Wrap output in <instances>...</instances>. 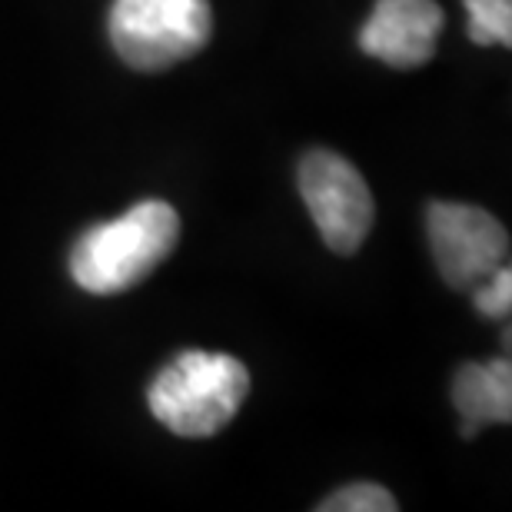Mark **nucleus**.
Segmentation results:
<instances>
[{
    "instance_id": "1",
    "label": "nucleus",
    "mask_w": 512,
    "mask_h": 512,
    "mask_svg": "<svg viewBox=\"0 0 512 512\" xmlns=\"http://www.w3.org/2000/svg\"><path fill=\"white\" fill-rule=\"evenodd\" d=\"M180 240V217L167 200H143L124 217L97 223L70 253V276L97 296L127 293L167 260Z\"/></svg>"
},
{
    "instance_id": "2",
    "label": "nucleus",
    "mask_w": 512,
    "mask_h": 512,
    "mask_svg": "<svg viewBox=\"0 0 512 512\" xmlns=\"http://www.w3.org/2000/svg\"><path fill=\"white\" fill-rule=\"evenodd\" d=\"M250 393V373L237 356L187 350L150 383L153 419L187 439L217 436L240 413Z\"/></svg>"
},
{
    "instance_id": "3",
    "label": "nucleus",
    "mask_w": 512,
    "mask_h": 512,
    "mask_svg": "<svg viewBox=\"0 0 512 512\" xmlns=\"http://www.w3.org/2000/svg\"><path fill=\"white\" fill-rule=\"evenodd\" d=\"M213 10L207 0H114L110 44L124 64L160 74L210 44Z\"/></svg>"
},
{
    "instance_id": "4",
    "label": "nucleus",
    "mask_w": 512,
    "mask_h": 512,
    "mask_svg": "<svg viewBox=\"0 0 512 512\" xmlns=\"http://www.w3.org/2000/svg\"><path fill=\"white\" fill-rule=\"evenodd\" d=\"M300 193L333 253H356L373 230V193L363 173L333 150H313L300 163Z\"/></svg>"
},
{
    "instance_id": "5",
    "label": "nucleus",
    "mask_w": 512,
    "mask_h": 512,
    "mask_svg": "<svg viewBox=\"0 0 512 512\" xmlns=\"http://www.w3.org/2000/svg\"><path fill=\"white\" fill-rule=\"evenodd\" d=\"M426 233L439 276L453 290H476L509 260V233L473 203H429Z\"/></svg>"
},
{
    "instance_id": "6",
    "label": "nucleus",
    "mask_w": 512,
    "mask_h": 512,
    "mask_svg": "<svg viewBox=\"0 0 512 512\" xmlns=\"http://www.w3.org/2000/svg\"><path fill=\"white\" fill-rule=\"evenodd\" d=\"M443 10L436 0H376L360 30V47L396 70L423 67L436 54Z\"/></svg>"
},
{
    "instance_id": "7",
    "label": "nucleus",
    "mask_w": 512,
    "mask_h": 512,
    "mask_svg": "<svg viewBox=\"0 0 512 512\" xmlns=\"http://www.w3.org/2000/svg\"><path fill=\"white\" fill-rule=\"evenodd\" d=\"M453 403L463 419V436H476L483 426L512 419V366L509 360L466 363L453 380Z\"/></svg>"
},
{
    "instance_id": "8",
    "label": "nucleus",
    "mask_w": 512,
    "mask_h": 512,
    "mask_svg": "<svg viewBox=\"0 0 512 512\" xmlns=\"http://www.w3.org/2000/svg\"><path fill=\"white\" fill-rule=\"evenodd\" d=\"M469 24L466 34L479 47L512 44V0H463Z\"/></svg>"
},
{
    "instance_id": "9",
    "label": "nucleus",
    "mask_w": 512,
    "mask_h": 512,
    "mask_svg": "<svg viewBox=\"0 0 512 512\" xmlns=\"http://www.w3.org/2000/svg\"><path fill=\"white\" fill-rule=\"evenodd\" d=\"M399 503L393 493L376 483H353L343 486L336 493L320 503V512H396Z\"/></svg>"
},
{
    "instance_id": "10",
    "label": "nucleus",
    "mask_w": 512,
    "mask_h": 512,
    "mask_svg": "<svg viewBox=\"0 0 512 512\" xmlns=\"http://www.w3.org/2000/svg\"><path fill=\"white\" fill-rule=\"evenodd\" d=\"M469 293H473L476 310L483 316H489V320L509 316V310H512V270H509V263L499 266L493 276H486V280Z\"/></svg>"
}]
</instances>
